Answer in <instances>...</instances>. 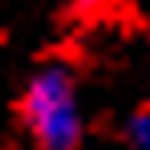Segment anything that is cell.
Segmentation results:
<instances>
[{"instance_id":"1","label":"cell","mask_w":150,"mask_h":150,"mask_svg":"<svg viewBox=\"0 0 150 150\" xmlns=\"http://www.w3.org/2000/svg\"><path fill=\"white\" fill-rule=\"evenodd\" d=\"M21 122L28 138L41 150H77L85 138V114L77 77L61 61H45L33 69L25 93H21Z\"/></svg>"},{"instance_id":"2","label":"cell","mask_w":150,"mask_h":150,"mask_svg":"<svg viewBox=\"0 0 150 150\" xmlns=\"http://www.w3.org/2000/svg\"><path fill=\"white\" fill-rule=\"evenodd\" d=\"M126 142L130 150H150V105L134 110L130 122H126Z\"/></svg>"},{"instance_id":"3","label":"cell","mask_w":150,"mask_h":150,"mask_svg":"<svg viewBox=\"0 0 150 150\" xmlns=\"http://www.w3.org/2000/svg\"><path fill=\"white\" fill-rule=\"evenodd\" d=\"M77 8H98V4H105V0H73Z\"/></svg>"}]
</instances>
